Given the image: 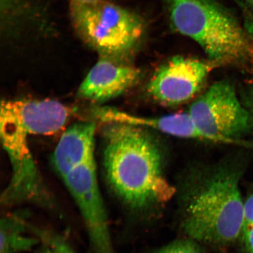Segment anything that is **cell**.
<instances>
[{"label":"cell","instance_id":"cell-1","mask_svg":"<svg viewBox=\"0 0 253 253\" xmlns=\"http://www.w3.org/2000/svg\"><path fill=\"white\" fill-rule=\"evenodd\" d=\"M103 136L106 178L126 207L142 212L172 197L175 191L164 176L163 151L150 129L107 123Z\"/></svg>","mask_w":253,"mask_h":253},{"label":"cell","instance_id":"cell-2","mask_svg":"<svg viewBox=\"0 0 253 253\" xmlns=\"http://www.w3.org/2000/svg\"><path fill=\"white\" fill-rule=\"evenodd\" d=\"M240 179L239 169L225 163L198 168L188 174L180 207L181 226L189 239L224 246L239 238L245 208Z\"/></svg>","mask_w":253,"mask_h":253},{"label":"cell","instance_id":"cell-3","mask_svg":"<svg viewBox=\"0 0 253 253\" xmlns=\"http://www.w3.org/2000/svg\"><path fill=\"white\" fill-rule=\"evenodd\" d=\"M173 27L197 42L210 61L253 71V43L236 19L211 0H167Z\"/></svg>","mask_w":253,"mask_h":253},{"label":"cell","instance_id":"cell-4","mask_svg":"<svg viewBox=\"0 0 253 253\" xmlns=\"http://www.w3.org/2000/svg\"><path fill=\"white\" fill-rule=\"evenodd\" d=\"M70 11L79 37L100 56L122 61L143 33L140 18L109 0L72 2Z\"/></svg>","mask_w":253,"mask_h":253},{"label":"cell","instance_id":"cell-5","mask_svg":"<svg viewBox=\"0 0 253 253\" xmlns=\"http://www.w3.org/2000/svg\"><path fill=\"white\" fill-rule=\"evenodd\" d=\"M28 134L13 114L1 106V137L12 167V175L1 196L2 207L31 203L51 210L55 202L47 191L28 147Z\"/></svg>","mask_w":253,"mask_h":253},{"label":"cell","instance_id":"cell-6","mask_svg":"<svg viewBox=\"0 0 253 253\" xmlns=\"http://www.w3.org/2000/svg\"><path fill=\"white\" fill-rule=\"evenodd\" d=\"M188 113L199 130L215 143H243L241 138L252 126L248 110L227 81L211 85L192 103Z\"/></svg>","mask_w":253,"mask_h":253},{"label":"cell","instance_id":"cell-7","mask_svg":"<svg viewBox=\"0 0 253 253\" xmlns=\"http://www.w3.org/2000/svg\"><path fill=\"white\" fill-rule=\"evenodd\" d=\"M218 63L176 56L158 69L148 84L151 97L164 106L187 102L203 87L210 73Z\"/></svg>","mask_w":253,"mask_h":253},{"label":"cell","instance_id":"cell-8","mask_svg":"<svg viewBox=\"0 0 253 253\" xmlns=\"http://www.w3.org/2000/svg\"><path fill=\"white\" fill-rule=\"evenodd\" d=\"M140 76L134 66L100 56L79 87L77 97L93 103L107 102L133 87Z\"/></svg>","mask_w":253,"mask_h":253},{"label":"cell","instance_id":"cell-9","mask_svg":"<svg viewBox=\"0 0 253 253\" xmlns=\"http://www.w3.org/2000/svg\"><path fill=\"white\" fill-rule=\"evenodd\" d=\"M28 135H49L65 126L72 111L54 100L4 101Z\"/></svg>","mask_w":253,"mask_h":253},{"label":"cell","instance_id":"cell-10","mask_svg":"<svg viewBox=\"0 0 253 253\" xmlns=\"http://www.w3.org/2000/svg\"><path fill=\"white\" fill-rule=\"evenodd\" d=\"M96 129V123L84 122L76 123L63 134L52 158L53 166L61 178L75 167L94 158Z\"/></svg>","mask_w":253,"mask_h":253},{"label":"cell","instance_id":"cell-11","mask_svg":"<svg viewBox=\"0 0 253 253\" xmlns=\"http://www.w3.org/2000/svg\"><path fill=\"white\" fill-rule=\"evenodd\" d=\"M119 123H128L173 137L213 142L199 130L189 114L177 113L160 117H138L120 112Z\"/></svg>","mask_w":253,"mask_h":253},{"label":"cell","instance_id":"cell-12","mask_svg":"<svg viewBox=\"0 0 253 253\" xmlns=\"http://www.w3.org/2000/svg\"><path fill=\"white\" fill-rule=\"evenodd\" d=\"M25 214L10 213L0 221V253H20L30 251L41 242L37 237L25 235L28 221Z\"/></svg>","mask_w":253,"mask_h":253},{"label":"cell","instance_id":"cell-13","mask_svg":"<svg viewBox=\"0 0 253 253\" xmlns=\"http://www.w3.org/2000/svg\"><path fill=\"white\" fill-rule=\"evenodd\" d=\"M28 230L34 234L35 236L50 247L55 253H76L64 237L52 230L36 226L28 223Z\"/></svg>","mask_w":253,"mask_h":253},{"label":"cell","instance_id":"cell-14","mask_svg":"<svg viewBox=\"0 0 253 253\" xmlns=\"http://www.w3.org/2000/svg\"><path fill=\"white\" fill-rule=\"evenodd\" d=\"M243 244L249 253H253V192L245 201L241 235Z\"/></svg>","mask_w":253,"mask_h":253},{"label":"cell","instance_id":"cell-15","mask_svg":"<svg viewBox=\"0 0 253 253\" xmlns=\"http://www.w3.org/2000/svg\"><path fill=\"white\" fill-rule=\"evenodd\" d=\"M154 253H201L197 242L191 239L176 240Z\"/></svg>","mask_w":253,"mask_h":253},{"label":"cell","instance_id":"cell-16","mask_svg":"<svg viewBox=\"0 0 253 253\" xmlns=\"http://www.w3.org/2000/svg\"><path fill=\"white\" fill-rule=\"evenodd\" d=\"M247 109L248 110L253 127V84L247 90L246 96Z\"/></svg>","mask_w":253,"mask_h":253},{"label":"cell","instance_id":"cell-17","mask_svg":"<svg viewBox=\"0 0 253 253\" xmlns=\"http://www.w3.org/2000/svg\"><path fill=\"white\" fill-rule=\"evenodd\" d=\"M41 245L38 249L37 253H55L52 251V249L45 243H41Z\"/></svg>","mask_w":253,"mask_h":253},{"label":"cell","instance_id":"cell-18","mask_svg":"<svg viewBox=\"0 0 253 253\" xmlns=\"http://www.w3.org/2000/svg\"><path fill=\"white\" fill-rule=\"evenodd\" d=\"M72 2L75 3H86V2H91L100 1H104V0H69Z\"/></svg>","mask_w":253,"mask_h":253},{"label":"cell","instance_id":"cell-19","mask_svg":"<svg viewBox=\"0 0 253 253\" xmlns=\"http://www.w3.org/2000/svg\"><path fill=\"white\" fill-rule=\"evenodd\" d=\"M248 1L251 3L252 5H253V0H248Z\"/></svg>","mask_w":253,"mask_h":253}]
</instances>
